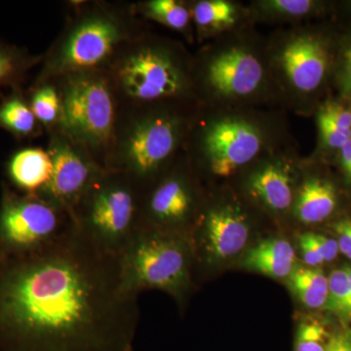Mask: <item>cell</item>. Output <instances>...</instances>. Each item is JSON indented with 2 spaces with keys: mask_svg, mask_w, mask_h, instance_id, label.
Listing matches in <instances>:
<instances>
[{
  "mask_svg": "<svg viewBox=\"0 0 351 351\" xmlns=\"http://www.w3.org/2000/svg\"><path fill=\"white\" fill-rule=\"evenodd\" d=\"M138 317L119 256L75 223L40 250L0 260V337L18 351H133Z\"/></svg>",
  "mask_w": 351,
  "mask_h": 351,
  "instance_id": "cell-1",
  "label": "cell"
},
{
  "mask_svg": "<svg viewBox=\"0 0 351 351\" xmlns=\"http://www.w3.org/2000/svg\"><path fill=\"white\" fill-rule=\"evenodd\" d=\"M199 107L174 103L119 107L106 169L125 174L142 196L184 154Z\"/></svg>",
  "mask_w": 351,
  "mask_h": 351,
  "instance_id": "cell-2",
  "label": "cell"
},
{
  "mask_svg": "<svg viewBox=\"0 0 351 351\" xmlns=\"http://www.w3.org/2000/svg\"><path fill=\"white\" fill-rule=\"evenodd\" d=\"M282 120L258 108L201 106L184 152L195 172L228 179L282 147Z\"/></svg>",
  "mask_w": 351,
  "mask_h": 351,
  "instance_id": "cell-3",
  "label": "cell"
},
{
  "mask_svg": "<svg viewBox=\"0 0 351 351\" xmlns=\"http://www.w3.org/2000/svg\"><path fill=\"white\" fill-rule=\"evenodd\" d=\"M248 27L223 34L193 55V77L201 106L260 108L279 101L267 41Z\"/></svg>",
  "mask_w": 351,
  "mask_h": 351,
  "instance_id": "cell-4",
  "label": "cell"
},
{
  "mask_svg": "<svg viewBox=\"0 0 351 351\" xmlns=\"http://www.w3.org/2000/svg\"><path fill=\"white\" fill-rule=\"evenodd\" d=\"M145 31L134 3L71 1L63 29L43 55L32 86L78 71H105L124 43Z\"/></svg>",
  "mask_w": 351,
  "mask_h": 351,
  "instance_id": "cell-5",
  "label": "cell"
},
{
  "mask_svg": "<svg viewBox=\"0 0 351 351\" xmlns=\"http://www.w3.org/2000/svg\"><path fill=\"white\" fill-rule=\"evenodd\" d=\"M105 71L119 107L164 103L200 106L193 54L176 39L147 29L124 43Z\"/></svg>",
  "mask_w": 351,
  "mask_h": 351,
  "instance_id": "cell-6",
  "label": "cell"
},
{
  "mask_svg": "<svg viewBox=\"0 0 351 351\" xmlns=\"http://www.w3.org/2000/svg\"><path fill=\"white\" fill-rule=\"evenodd\" d=\"M193 258L191 235L140 226L119 256L122 284L137 297L156 289L182 301L191 289Z\"/></svg>",
  "mask_w": 351,
  "mask_h": 351,
  "instance_id": "cell-7",
  "label": "cell"
},
{
  "mask_svg": "<svg viewBox=\"0 0 351 351\" xmlns=\"http://www.w3.org/2000/svg\"><path fill=\"white\" fill-rule=\"evenodd\" d=\"M53 82L63 106L60 130L85 147L106 169L119 110L107 71H78Z\"/></svg>",
  "mask_w": 351,
  "mask_h": 351,
  "instance_id": "cell-8",
  "label": "cell"
},
{
  "mask_svg": "<svg viewBox=\"0 0 351 351\" xmlns=\"http://www.w3.org/2000/svg\"><path fill=\"white\" fill-rule=\"evenodd\" d=\"M141 196L129 178L105 169L73 210L76 226L101 250L119 256L140 226Z\"/></svg>",
  "mask_w": 351,
  "mask_h": 351,
  "instance_id": "cell-9",
  "label": "cell"
},
{
  "mask_svg": "<svg viewBox=\"0 0 351 351\" xmlns=\"http://www.w3.org/2000/svg\"><path fill=\"white\" fill-rule=\"evenodd\" d=\"M267 48L279 101L304 112L329 75L332 55L326 39L297 25L277 32L267 41Z\"/></svg>",
  "mask_w": 351,
  "mask_h": 351,
  "instance_id": "cell-10",
  "label": "cell"
},
{
  "mask_svg": "<svg viewBox=\"0 0 351 351\" xmlns=\"http://www.w3.org/2000/svg\"><path fill=\"white\" fill-rule=\"evenodd\" d=\"M75 226L73 214L36 195L4 189L0 205V244L5 255L40 250Z\"/></svg>",
  "mask_w": 351,
  "mask_h": 351,
  "instance_id": "cell-11",
  "label": "cell"
},
{
  "mask_svg": "<svg viewBox=\"0 0 351 351\" xmlns=\"http://www.w3.org/2000/svg\"><path fill=\"white\" fill-rule=\"evenodd\" d=\"M195 170L186 152L141 196L140 226L191 235L202 211Z\"/></svg>",
  "mask_w": 351,
  "mask_h": 351,
  "instance_id": "cell-12",
  "label": "cell"
},
{
  "mask_svg": "<svg viewBox=\"0 0 351 351\" xmlns=\"http://www.w3.org/2000/svg\"><path fill=\"white\" fill-rule=\"evenodd\" d=\"M252 232L250 214L237 198L203 206L191 233L193 253L210 267H218L246 249Z\"/></svg>",
  "mask_w": 351,
  "mask_h": 351,
  "instance_id": "cell-13",
  "label": "cell"
},
{
  "mask_svg": "<svg viewBox=\"0 0 351 351\" xmlns=\"http://www.w3.org/2000/svg\"><path fill=\"white\" fill-rule=\"evenodd\" d=\"M52 175L38 196L73 214L76 204L105 170L85 147L60 129L47 132Z\"/></svg>",
  "mask_w": 351,
  "mask_h": 351,
  "instance_id": "cell-14",
  "label": "cell"
},
{
  "mask_svg": "<svg viewBox=\"0 0 351 351\" xmlns=\"http://www.w3.org/2000/svg\"><path fill=\"white\" fill-rule=\"evenodd\" d=\"M285 147L265 154L249 166L245 191L254 202L276 215L292 210L298 189L297 161Z\"/></svg>",
  "mask_w": 351,
  "mask_h": 351,
  "instance_id": "cell-15",
  "label": "cell"
},
{
  "mask_svg": "<svg viewBox=\"0 0 351 351\" xmlns=\"http://www.w3.org/2000/svg\"><path fill=\"white\" fill-rule=\"evenodd\" d=\"M191 13L195 38L200 43L243 27L250 20L248 9L230 0L191 1Z\"/></svg>",
  "mask_w": 351,
  "mask_h": 351,
  "instance_id": "cell-16",
  "label": "cell"
},
{
  "mask_svg": "<svg viewBox=\"0 0 351 351\" xmlns=\"http://www.w3.org/2000/svg\"><path fill=\"white\" fill-rule=\"evenodd\" d=\"M6 171L14 186L24 195L38 196L50 181L52 159L47 149L23 147L7 161Z\"/></svg>",
  "mask_w": 351,
  "mask_h": 351,
  "instance_id": "cell-17",
  "label": "cell"
},
{
  "mask_svg": "<svg viewBox=\"0 0 351 351\" xmlns=\"http://www.w3.org/2000/svg\"><path fill=\"white\" fill-rule=\"evenodd\" d=\"M338 205V195L331 182L309 177L298 188L292 213L304 225H315L329 218Z\"/></svg>",
  "mask_w": 351,
  "mask_h": 351,
  "instance_id": "cell-18",
  "label": "cell"
},
{
  "mask_svg": "<svg viewBox=\"0 0 351 351\" xmlns=\"http://www.w3.org/2000/svg\"><path fill=\"white\" fill-rule=\"evenodd\" d=\"M242 267L270 278H289L295 269L294 247L281 237L263 240L246 252Z\"/></svg>",
  "mask_w": 351,
  "mask_h": 351,
  "instance_id": "cell-19",
  "label": "cell"
},
{
  "mask_svg": "<svg viewBox=\"0 0 351 351\" xmlns=\"http://www.w3.org/2000/svg\"><path fill=\"white\" fill-rule=\"evenodd\" d=\"M138 17L154 21L179 32L189 44L195 40L191 1L186 0H144L134 3Z\"/></svg>",
  "mask_w": 351,
  "mask_h": 351,
  "instance_id": "cell-20",
  "label": "cell"
},
{
  "mask_svg": "<svg viewBox=\"0 0 351 351\" xmlns=\"http://www.w3.org/2000/svg\"><path fill=\"white\" fill-rule=\"evenodd\" d=\"M0 128L18 140L38 138L43 133L23 89L11 91L0 101Z\"/></svg>",
  "mask_w": 351,
  "mask_h": 351,
  "instance_id": "cell-21",
  "label": "cell"
},
{
  "mask_svg": "<svg viewBox=\"0 0 351 351\" xmlns=\"http://www.w3.org/2000/svg\"><path fill=\"white\" fill-rule=\"evenodd\" d=\"M321 4L313 0H260L248 9L250 20L297 24L319 12Z\"/></svg>",
  "mask_w": 351,
  "mask_h": 351,
  "instance_id": "cell-22",
  "label": "cell"
},
{
  "mask_svg": "<svg viewBox=\"0 0 351 351\" xmlns=\"http://www.w3.org/2000/svg\"><path fill=\"white\" fill-rule=\"evenodd\" d=\"M43 55H32L15 45L0 43V91L22 90L27 73L41 64Z\"/></svg>",
  "mask_w": 351,
  "mask_h": 351,
  "instance_id": "cell-23",
  "label": "cell"
},
{
  "mask_svg": "<svg viewBox=\"0 0 351 351\" xmlns=\"http://www.w3.org/2000/svg\"><path fill=\"white\" fill-rule=\"evenodd\" d=\"M294 294L304 306L311 309L326 306L329 294V278L320 269L295 267L289 277Z\"/></svg>",
  "mask_w": 351,
  "mask_h": 351,
  "instance_id": "cell-24",
  "label": "cell"
},
{
  "mask_svg": "<svg viewBox=\"0 0 351 351\" xmlns=\"http://www.w3.org/2000/svg\"><path fill=\"white\" fill-rule=\"evenodd\" d=\"M27 98L32 112L46 133L60 128L63 119V106L56 83L51 82L32 86Z\"/></svg>",
  "mask_w": 351,
  "mask_h": 351,
  "instance_id": "cell-25",
  "label": "cell"
},
{
  "mask_svg": "<svg viewBox=\"0 0 351 351\" xmlns=\"http://www.w3.org/2000/svg\"><path fill=\"white\" fill-rule=\"evenodd\" d=\"M328 278L329 294L325 308L343 320H351V286L345 267L332 270Z\"/></svg>",
  "mask_w": 351,
  "mask_h": 351,
  "instance_id": "cell-26",
  "label": "cell"
},
{
  "mask_svg": "<svg viewBox=\"0 0 351 351\" xmlns=\"http://www.w3.org/2000/svg\"><path fill=\"white\" fill-rule=\"evenodd\" d=\"M330 335L317 321L302 323L295 334V351H326Z\"/></svg>",
  "mask_w": 351,
  "mask_h": 351,
  "instance_id": "cell-27",
  "label": "cell"
},
{
  "mask_svg": "<svg viewBox=\"0 0 351 351\" xmlns=\"http://www.w3.org/2000/svg\"><path fill=\"white\" fill-rule=\"evenodd\" d=\"M317 125L321 142L328 149L339 151L351 138V131L343 130L335 125L331 120L319 112H317Z\"/></svg>",
  "mask_w": 351,
  "mask_h": 351,
  "instance_id": "cell-28",
  "label": "cell"
},
{
  "mask_svg": "<svg viewBox=\"0 0 351 351\" xmlns=\"http://www.w3.org/2000/svg\"><path fill=\"white\" fill-rule=\"evenodd\" d=\"M318 112L323 113L335 125L343 130L351 131V110L336 101H327L321 106Z\"/></svg>",
  "mask_w": 351,
  "mask_h": 351,
  "instance_id": "cell-29",
  "label": "cell"
},
{
  "mask_svg": "<svg viewBox=\"0 0 351 351\" xmlns=\"http://www.w3.org/2000/svg\"><path fill=\"white\" fill-rule=\"evenodd\" d=\"M299 244L302 260L307 267L316 269L325 263L311 232L302 234L299 239Z\"/></svg>",
  "mask_w": 351,
  "mask_h": 351,
  "instance_id": "cell-30",
  "label": "cell"
},
{
  "mask_svg": "<svg viewBox=\"0 0 351 351\" xmlns=\"http://www.w3.org/2000/svg\"><path fill=\"white\" fill-rule=\"evenodd\" d=\"M339 83L343 94L351 96V38L346 44L341 53Z\"/></svg>",
  "mask_w": 351,
  "mask_h": 351,
  "instance_id": "cell-31",
  "label": "cell"
},
{
  "mask_svg": "<svg viewBox=\"0 0 351 351\" xmlns=\"http://www.w3.org/2000/svg\"><path fill=\"white\" fill-rule=\"evenodd\" d=\"M339 253L351 261V219H343L334 225Z\"/></svg>",
  "mask_w": 351,
  "mask_h": 351,
  "instance_id": "cell-32",
  "label": "cell"
},
{
  "mask_svg": "<svg viewBox=\"0 0 351 351\" xmlns=\"http://www.w3.org/2000/svg\"><path fill=\"white\" fill-rule=\"evenodd\" d=\"M311 235L316 246L319 249L324 262H332L338 257L339 249L336 239L328 237L326 235L318 234V233H311Z\"/></svg>",
  "mask_w": 351,
  "mask_h": 351,
  "instance_id": "cell-33",
  "label": "cell"
},
{
  "mask_svg": "<svg viewBox=\"0 0 351 351\" xmlns=\"http://www.w3.org/2000/svg\"><path fill=\"white\" fill-rule=\"evenodd\" d=\"M326 351H351V328L343 326L330 335Z\"/></svg>",
  "mask_w": 351,
  "mask_h": 351,
  "instance_id": "cell-34",
  "label": "cell"
},
{
  "mask_svg": "<svg viewBox=\"0 0 351 351\" xmlns=\"http://www.w3.org/2000/svg\"><path fill=\"white\" fill-rule=\"evenodd\" d=\"M339 152L341 168L346 180L351 184V138Z\"/></svg>",
  "mask_w": 351,
  "mask_h": 351,
  "instance_id": "cell-35",
  "label": "cell"
},
{
  "mask_svg": "<svg viewBox=\"0 0 351 351\" xmlns=\"http://www.w3.org/2000/svg\"><path fill=\"white\" fill-rule=\"evenodd\" d=\"M346 274H348V280H350L351 286V265H346L345 267Z\"/></svg>",
  "mask_w": 351,
  "mask_h": 351,
  "instance_id": "cell-36",
  "label": "cell"
}]
</instances>
